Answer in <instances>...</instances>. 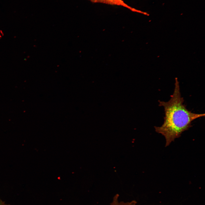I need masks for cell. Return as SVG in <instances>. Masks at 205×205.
Instances as JSON below:
<instances>
[{
    "mask_svg": "<svg viewBox=\"0 0 205 205\" xmlns=\"http://www.w3.org/2000/svg\"><path fill=\"white\" fill-rule=\"evenodd\" d=\"M175 88L170 100L165 102L159 101V105L163 107L164 121L160 126H155V131L163 135L166 139L165 146L180 137L184 131L191 127L192 122L205 116V114H197L189 110L183 104L179 83L176 78Z\"/></svg>",
    "mask_w": 205,
    "mask_h": 205,
    "instance_id": "obj_1",
    "label": "cell"
},
{
    "mask_svg": "<svg viewBox=\"0 0 205 205\" xmlns=\"http://www.w3.org/2000/svg\"><path fill=\"white\" fill-rule=\"evenodd\" d=\"M95 3H101L108 5L120 6L124 7L131 11L145 15V12L133 8L126 3L122 0H89Z\"/></svg>",
    "mask_w": 205,
    "mask_h": 205,
    "instance_id": "obj_2",
    "label": "cell"
},
{
    "mask_svg": "<svg viewBox=\"0 0 205 205\" xmlns=\"http://www.w3.org/2000/svg\"><path fill=\"white\" fill-rule=\"evenodd\" d=\"M119 195L116 194L114 197L111 205H136V202L135 200H132L130 202H120L118 200Z\"/></svg>",
    "mask_w": 205,
    "mask_h": 205,
    "instance_id": "obj_3",
    "label": "cell"
},
{
    "mask_svg": "<svg viewBox=\"0 0 205 205\" xmlns=\"http://www.w3.org/2000/svg\"><path fill=\"white\" fill-rule=\"evenodd\" d=\"M0 205H6L3 202L0 200Z\"/></svg>",
    "mask_w": 205,
    "mask_h": 205,
    "instance_id": "obj_4",
    "label": "cell"
},
{
    "mask_svg": "<svg viewBox=\"0 0 205 205\" xmlns=\"http://www.w3.org/2000/svg\"></svg>",
    "mask_w": 205,
    "mask_h": 205,
    "instance_id": "obj_5",
    "label": "cell"
}]
</instances>
